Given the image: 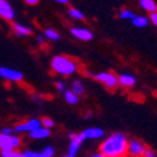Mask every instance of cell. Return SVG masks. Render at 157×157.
I'll use <instances>...</instances> for the list:
<instances>
[{
	"instance_id": "cell-1",
	"label": "cell",
	"mask_w": 157,
	"mask_h": 157,
	"mask_svg": "<svg viewBox=\"0 0 157 157\" xmlns=\"http://www.w3.org/2000/svg\"><path fill=\"white\" fill-rule=\"evenodd\" d=\"M127 137L121 132L107 136L100 145V152L105 157H127Z\"/></svg>"
},
{
	"instance_id": "cell-2",
	"label": "cell",
	"mask_w": 157,
	"mask_h": 157,
	"mask_svg": "<svg viewBox=\"0 0 157 157\" xmlns=\"http://www.w3.org/2000/svg\"><path fill=\"white\" fill-rule=\"evenodd\" d=\"M51 67L56 74L63 75V76L72 75L77 70V65L71 59H69L67 56H64V55L55 56L51 60Z\"/></svg>"
},
{
	"instance_id": "cell-3",
	"label": "cell",
	"mask_w": 157,
	"mask_h": 157,
	"mask_svg": "<svg viewBox=\"0 0 157 157\" xmlns=\"http://www.w3.org/2000/svg\"><path fill=\"white\" fill-rule=\"evenodd\" d=\"M20 137L14 133H3L0 132V151H15L20 147Z\"/></svg>"
},
{
	"instance_id": "cell-4",
	"label": "cell",
	"mask_w": 157,
	"mask_h": 157,
	"mask_svg": "<svg viewBox=\"0 0 157 157\" xmlns=\"http://www.w3.org/2000/svg\"><path fill=\"white\" fill-rule=\"evenodd\" d=\"M69 139H70V142H69V150H67V155L75 157L80 150L82 142L85 141L84 136L81 133H70L69 135Z\"/></svg>"
},
{
	"instance_id": "cell-5",
	"label": "cell",
	"mask_w": 157,
	"mask_h": 157,
	"mask_svg": "<svg viewBox=\"0 0 157 157\" xmlns=\"http://www.w3.org/2000/svg\"><path fill=\"white\" fill-rule=\"evenodd\" d=\"M0 77L4 78L6 81H13V82H19L23 80V72L19 71L16 69H10V67H5L2 66L0 67Z\"/></svg>"
},
{
	"instance_id": "cell-6",
	"label": "cell",
	"mask_w": 157,
	"mask_h": 157,
	"mask_svg": "<svg viewBox=\"0 0 157 157\" xmlns=\"http://www.w3.org/2000/svg\"><path fill=\"white\" fill-rule=\"evenodd\" d=\"M146 146L137 140H131L128 141L127 145V156L128 157H144L145 151H146Z\"/></svg>"
},
{
	"instance_id": "cell-7",
	"label": "cell",
	"mask_w": 157,
	"mask_h": 157,
	"mask_svg": "<svg viewBox=\"0 0 157 157\" xmlns=\"http://www.w3.org/2000/svg\"><path fill=\"white\" fill-rule=\"evenodd\" d=\"M39 127H41L40 120L39 119H30V120L24 121L21 124H17L14 127V131H16V132H29L30 133V132L35 131Z\"/></svg>"
},
{
	"instance_id": "cell-8",
	"label": "cell",
	"mask_w": 157,
	"mask_h": 157,
	"mask_svg": "<svg viewBox=\"0 0 157 157\" xmlns=\"http://www.w3.org/2000/svg\"><path fill=\"white\" fill-rule=\"evenodd\" d=\"M94 77L96 78L97 81H100L101 84H104L106 87L109 89H113L117 85V77L111 74V72H100V74H96L94 75Z\"/></svg>"
},
{
	"instance_id": "cell-9",
	"label": "cell",
	"mask_w": 157,
	"mask_h": 157,
	"mask_svg": "<svg viewBox=\"0 0 157 157\" xmlns=\"http://www.w3.org/2000/svg\"><path fill=\"white\" fill-rule=\"evenodd\" d=\"M0 17L8 21H13L15 17V11L8 0H0Z\"/></svg>"
},
{
	"instance_id": "cell-10",
	"label": "cell",
	"mask_w": 157,
	"mask_h": 157,
	"mask_svg": "<svg viewBox=\"0 0 157 157\" xmlns=\"http://www.w3.org/2000/svg\"><path fill=\"white\" fill-rule=\"evenodd\" d=\"M25 157H54L55 150L51 146H46L41 151H33V150H25L23 152Z\"/></svg>"
},
{
	"instance_id": "cell-11",
	"label": "cell",
	"mask_w": 157,
	"mask_h": 157,
	"mask_svg": "<svg viewBox=\"0 0 157 157\" xmlns=\"http://www.w3.org/2000/svg\"><path fill=\"white\" fill-rule=\"evenodd\" d=\"M81 135L84 136V139L86 140H100L105 136V131L102 128H99V127H90V128H86L81 132Z\"/></svg>"
},
{
	"instance_id": "cell-12",
	"label": "cell",
	"mask_w": 157,
	"mask_h": 157,
	"mask_svg": "<svg viewBox=\"0 0 157 157\" xmlns=\"http://www.w3.org/2000/svg\"><path fill=\"white\" fill-rule=\"evenodd\" d=\"M71 34L78 39V40H82V41H90L91 39L94 37L92 33L89 29H84V28H72L71 29Z\"/></svg>"
},
{
	"instance_id": "cell-13",
	"label": "cell",
	"mask_w": 157,
	"mask_h": 157,
	"mask_svg": "<svg viewBox=\"0 0 157 157\" xmlns=\"http://www.w3.org/2000/svg\"><path fill=\"white\" fill-rule=\"evenodd\" d=\"M117 81L125 87H131L136 84V77L133 75H130V74H122V75H120L119 78H117Z\"/></svg>"
},
{
	"instance_id": "cell-14",
	"label": "cell",
	"mask_w": 157,
	"mask_h": 157,
	"mask_svg": "<svg viewBox=\"0 0 157 157\" xmlns=\"http://www.w3.org/2000/svg\"><path fill=\"white\" fill-rule=\"evenodd\" d=\"M50 133H51L50 130L44 128V127H39V128H36L35 131L30 132L29 135H30L31 139H35V140H43V139H46V137H49Z\"/></svg>"
},
{
	"instance_id": "cell-15",
	"label": "cell",
	"mask_w": 157,
	"mask_h": 157,
	"mask_svg": "<svg viewBox=\"0 0 157 157\" xmlns=\"http://www.w3.org/2000/svg\"><path fill=\"white\" fill-rule=\"evenodd\" d=\"M13 30L17 36H28L31 34V29L21 25V24H17V23H13Z\"/></svg>"
},
{
	"instance_id": "cell-16",
	"label": "cell",
	"mask_w": 157,
	"mask_h": 157,
	"mask_svg": "<svg viewBox=\"0 0 157 157\" xmlns=\"http://www.w3.org/2000/svg\"><path fill=\"white\" fill-rule=\"evenodd\" d=\"M140 5L142 9H145L146 11H150L151 14L157 11V5L153 0H140Z\"/></svg>"
},
{
	"instance_id": "cell-17",
	"label": "cell",
	"mask_w": 157,
	"mask_h": 157,
	"mask_svg": "<svg viewBox=\"0 0 157 157\" xmlns=\"http://www.w3.org/2000/svg\"><path fill=\"white\" fill-rule=\"evenodd\" d=\"M64 99L66 100L67 104L70 105H76L78 104V96L76 94H74L71 90H65L64 91Z\"/></svg>"
},
{
	"instance_id": "cell-18",
	"label": "cell",
	"mask_w": 157,
	"mask_h": 157,
	"mask_svg": "<svg viewBox=\"0 0 157 157\" xmlns=\"http://www.w3.org/2000/svg\"><path fill=\"white\" fill-rule=\"evenodd\" d=\"M132 24L137 28H145L148 24V19L145 16H135L132 19Z\"/></svg>"
},
{
	"instance_id": "cell-19",
	"label": "cell",
	"mask_w": 157,
	"mask_h": 157,
	"mask_svg": "<svg viewBox=\"0 0 157 157\" xmlns=\"http://www.w3.org/2000/svg\"><path fill=\"white\" fill-rule=\"evenodd\" d=\"M71 91L78 96V95H81V94H84V92H85V86H84V84H82L81 81L76 80V81H74V82H72Z\"/></svg>"
},
{
	"instance_id": "cell-20",
	"label": "cell",
	"mask_w": 157,
	"mask_h": 157,
	"mask_svg": "<svg viewBox=\"0 0 157 157\" xmlns=\"http://www.w3.org/2000/svg\"><path fill=\"white\" fill-rule=\"evenodd\" d=\"M45 36L49 39V40H52V41H56L60 39V34H59L57 31L52 30V29H46L45 30Z\"/></svg>"
},
{
	"instance_id": "cell-21",
	"label": "cell",
	"mask_w": 157,
	"mask_h": 157,
	"mask_svg": "<svg viewBox=\"0 0 157 157\" xmlns=\"http://www.w3.org/2000/svg\"><path fill=\"white\" fill-rule=\"evenodd\" d=\"M2 157H25L23 152H17V151H3L0 153Z\"/></svg>"
},
{
	"instance_id": "cell-22",
	"label": "cell",
	"mask_w": 157,
	"mask_h": 157,
	"mask_svg": "<svg viewBox=\"0 0 157 157\" xmlns=\"http://www.w3.org/2000/svg\"><path fill=\"white\" fill-rule=\"evenodd\" d=\"M40 124H41V127H44V128H48V130H50V128H52L54 127V121L51 120V119H49V117H44V119H41L40 120Z\"/></svg>"
},
{
	"instance_id": "cell-23",
	"label": "cell",
	"mask_w": 157,
	"mask_h": 157,
	"mask_svg": "<svg viewBox=\"0 0 157 157\" xmlns=\"http://www.w3.org/2000/svg\"><path fill=\"white\" fill-rule=\"evenodd\" d=\"M69 14H70V16H72L74 19H77V20H82V19H84V14L80 10L74 9V8H71L69 10Z\"/></svg>"
},
{
	"instance_id": "cell-24",
	"label": "cell",
	"mask_w": 157,
	"mask_h": 157,
	"mask_svg": "<svg viewBox=\"0 0 157 157\" xmlns=\"http://www.w3.org/2000/svg\"><path fill=\"white\" fill-rule=\"evenodd\" d=\"M135 16H136V15H135L131 10H122L121 14H120V17H122V19H131V20H132Z\"/></svg>"
},
{
	"instance_id": "cell-25",
	"label": "cell",
	"mask_w": 157,
	"mask_h": 157,
	"mask_svg": "<svg viewBox=\"0 0 157 157\" xmlns=\"http://www.w3.org/2000/svg\"><path fill=\"white\" fill-rule=\"evenodd\" d=\"M56 89H57V91L64 92V91L66 90V85H65L63 81H57V82H56Z\"/></svg>"
},
{
	"instance_id": "cell-26",
	"label": "cell",
	"mask_w": 157,
	"mask_h": 157,
	"mask_svg": "<svg viewBox=\"0 0 157 157\" xmlns=\"http://www.w3.org/2000/svg\"><path fill=\"white\" fill-rule=\"evenodd\" d=\"M150 19H151L152 24H153L155 26H157V11H156V13H152L151 16H150Z\"/></svg>"
},
{
	"instance_id": "cell-27",
	"label": "cell",
	"mask_w": 157,
	"mask_h": 157,
	"mask_svg": "<svg viewBox=\"0 0 157 157\" xmlns=\"http://www.w3.org/2000/svg\"><path fill=\"white\" fill-rule=\"evenodd\" d=\"M144 157H156V153L152 151V150H146L145 151V155H144Z\"/></svg>"
},
{
	"instance_id": "cell-28",
	"label": "cell",
	"mask_w": 157,
	"mask_h": 157,
	"mask_svg": "<svg viewBox=\"0 0 157 157\" xmlns=\"http://www.w3.org/2000/svg\"><path fill=\"white\" fill-rule=\"evenodd\" d=\"M25 3L29 4V5H35L39 3V0H25Z\"/></svg>"
},
{
	"instance_id": "cell-29",
	"label": "cell",
	"mask_w": 157,
	"mask_h": 157,
	"mask_svg": "<svg viewBox=\"0 0 157 157\" xmlns=\"http://www.w3.org/2000/svg\"><path fill=\"white\" fill-rule=\"evenodd\" d=\"M90 157H105V156H104V155H102L101 152H96V153H94V155H91Z\"/></svg>"
},
{
	"instance_id": "cell-30",
	"label": "cell",
	"mask_w": 157,
	"mask_h": 157,
	"mask_svg": "<svg viewBox=\"0 0 157 157\" xmlns=\"http://www.w3.org/2000/svg\"><path fill=\"white\" fill-rule=\"evenodd\" d=\"M2 132H3V133H13V130H11V128H3Z\"/></svg>"
},
{
	"instance_id": "cell-31",
	"label": "cell",
	"mask_w": 157,
	"mask_h": 157,
	"mask_svg": "<svg viewBox=\"0 0 157 157\" xmlns=\"http://www.w3.org/2000/svg\"><path fill=\"white\" fill-rule=\"evenodd\" d=\"M54 2H57V3H61V4H66L69 0H54Z\"/></svg>"
},
{
	"instance_id": "cell-32",
	"label": "cell",
	"mask_w": 157,
	"mask_h": 157,
	"mask_svg": "<svg viewBox=\"0 0 157 157\" xmlns=\"http://www.w3.org/2000/svg\"><path fill=\"white\" fill-rule=\"evenodd\" d=\"M37 39H39V43H40V44H43V43H44V36H39Z\"/></svg>"
},
{
	"instance_id": "cell-33",
	"label": "cell",
	"mask_w": 157,
	"mask_h": 157,
	"mask_svg": "<svg viewBox=\"0 0 157 157\" xmlns=\"http://www.w3.org/2000/svg\"><path fill=\"white\" fill-rule=\"evenodd\" d=\"M63 157H72V156H70V155H67V153H66V155H65V156H63Z\"/></svg>"
}]
</instances>
